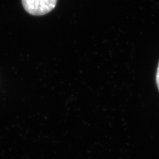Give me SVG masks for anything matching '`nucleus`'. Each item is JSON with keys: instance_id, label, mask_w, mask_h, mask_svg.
Masks as SVG:
<instances>
[{"instance_id": "nucleus-2", "label": "nucleus", "mask_w": 159, "mask_h": 159, "mask_svg": "<svg viewBox=\"0 0 159 159\" xmlns=\"http://www.w3.org/2000/svg\"><path fill=\"white\" fill-rule=\"evenodd\" d=\"M156 82H157V87L159 89V63L158 65V68H157V74H156Z\"/></svg>"}, {"instance_id": "nucleus-1", "label": "nucleus", "mask_w": 159, "mask_h": 159, "mask_svg": "<svg viewBox=\"0 0 159 159\" xmlns=\"http://www.w3.org/2000/svg\"><path fill=\"white\" fill-rule=\"evenodd\" d=\"M57 0H22L24 9L33 16H43L55 7Z\"/></svg>"}]
</instances>
